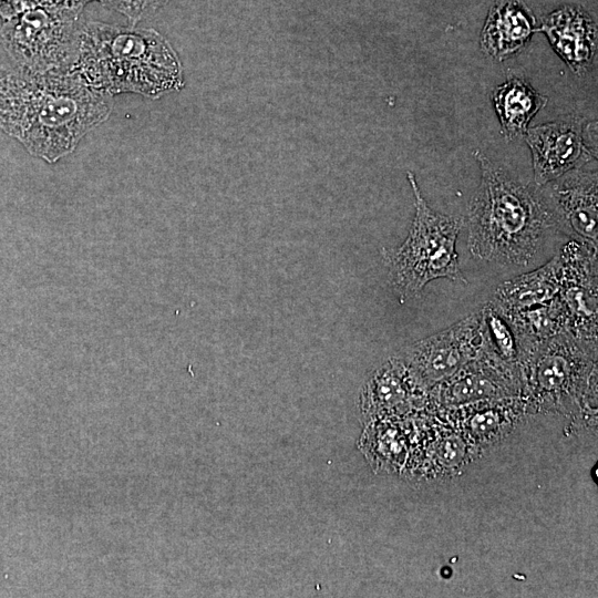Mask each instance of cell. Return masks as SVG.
<instances>
[{"label":"cell","instance_id":"cell-10","mask_svg":"<svg viewBox=\"0 0 598 598\" xmlns=\"http://www.w3.org/2000/svg\"><path fill=\"white\" fill-rule=\"evenodd\" d=\"M577 75L587 73L597 55V23L582 8L563 6L544 17L538 29Z\"/></svg>","mask_w":598,"mask_h":598},{"label":"cell","instance_id":"cell-3","mask_svg":"<svg viewBox=\"0 0 598 598\" xmlns=\"http://www.w3.org/2000/svg\"><path fill=\"white\" fill-rule=\"evenodd\" d=\"M72 70L111 96L135 93L156 100L184 86L181 60L166 38L134 25L81 22Z\"/></svg>","mask_w":598,"mask_h":598},{"label":"cell","instance_id":"cell-16","mask_svg":"<svg viewBox=\"0 0 598 598\" xmlns=\"http://www.w3.org/2000/svg\"><path fill=\"white\" fill-rule=\"evenodd\" d=\"M472 427L480 433L489 432L498 423V415L493 411L476 414L471 421Z\"/></svg>","mask_w":598,"mask_h":598},{"label":"cell","instance_id":"cell-12","mask_svg":"<svg viewBox=\"0 0 598 598\" xmlns=\"http://www.w3.org/2000/svg\"><path fill=\"white\" fill-rule=\"evenodd\" d=\"M560 264L558 255L537 269L501 283L491 301L502 312H514L546 303L559 289Z\"/></svg>","mask_w":598,"mask_h":598},{"label":"cell","instance_id":"cell-6","mask_svg":"<svg viewBox=\"0 0 598 598\" xmlns=\"http://www.w3.org/2000/svg\"><path fill=\"white\" fill-rule=\"evenodd\" d=\"M594 132L596 123L576 114L528 128L524 137L532 153L535 185L540 187L596 159Z\"/></svg>","mask_w":598,"mask_h":598},{"label":"cell","instance_id":"cell-9","mask_svg":"<svg viewBox=\"0 0 598 598\" xmlns=\"http://www.w3.org/2000/svg\"><path fill=\"white\" fill-rule=\"evenodd\" d=\"M539 188L555 217L558 230L574 240L598 248L597 169L582 166Z\"/></svg>","mask_w":598,"mask_h":598},{"label":"cell","instance_id":"cell-1","mask_svg":"<svg viewBox=\"0 0 598 598\" xmlns=\"http://www.w3.org/2000/svg\"><path fill=\"white\" fill-rule=\"evenodd\" d=\"M109 94L75 71L0 66V128L35 157L55 163L112 113Z\"/></svg>","mask_w":598,"mask_h":598},{"label":"cell","instance_id":"cell-15","mask_svg":"<svg viewBox=\"0 0 598 598\" xmlns=\"http://www.w3.org/2000/svg\"><path fill=\"white\" fill-rule=\"evenodd\" d=\"M104 7L124 16L132 25L152 16L169 0H96Z\"/></svg>","mask_w":598,"mask_h":598},{"label":"cell","instance_id":"cell-17","mask_svg":"<svg viewBox=\"0 0 598 598\" xmlns=\"http://www.w3.org/2000/svg\"><path fill=\"white\" fill-rule=\"evenodd\" d=\"M461 446L460 443L455 440L446 441L441 450L442 458L445 462H455L461 456Z\"/></svg>","mask_w":598,"mask_h":598},{"label":"cell","instance_id":"cell-2","mask_svg":"<svg viewBox=\"0 0 598 598\" xmlns=\"http://www.w3.org/2000/svg\"><path fill=\"white\" fill-rule=\"evenodd\" d=\"M474 156L481 183L468 208V250L481 260L527 266L546 236L558 229L548 203L535 184L524 183L478 150Z\"/></svg>","mask_w":598,"mask_h":598},{"label":"cell","instance_id":"cell-13","mask_svg":"<svg viewBox=\"0 0 598 598\" xmlns=\"http://www.w3.org/2000/svg\"><path fill=\"white\" fill-rule=\"evenodd\" d=\"M492 101L503 135L517 140L526 135L529 123L545 107L548 97L526 80L512 76L494 89Z\"/></svg>","mask_w":598,"mask_h":598},{"label":"cell","instance_id":"cell-18","mask_svg":"<svg viewBox=\"0 0 598 598\" xmlns=\"http://www.w3.org/2000/svg\"><path fill=\"white\" fill-rule=\"evenodd\" d=\"M91 1H96V0H53V2L60 8L68 10L80 17L85 6Z\"/></svg>","mask_w":598,"mask_h":598},{"label":"cell","instance_id":"cell-8","mask_svg":"<svg viewBox=\"0 0 598 598\" xmlns=\"http://www.w3.org/2000/svg\"><path fill=\"white\" fill-rule=\"evenodd\" d=\"M597 249L573 239L557 254V297L567 315V332L590 344H597Z\"/></svg>","mask_w":598,"mask_h":598},{"label":"cell","instance_id":"cell-5","mask_svg":"<svg viewBox=\"0 0 598 598\" xmlns=\"http://www.w3.org/2000/svg\"><path fill=\"white\" fill-rule=\"evenodd\" d=\"M80 25V16L49 1L2 21L0 42L18 66L68 71L76 60Z\"/></svg>","mask_w":598,"mask_h":598},{"label":"cell","instance_id":"cell-4","mask_svg":"<svg viewBox=\"0 0 598 598\" xmlns=\"http://www.w3.org/2000/svg\"><path fill=\"white\" fill-rule=\"evenodd\" d=\"M408 179L414 196L415 215L404 243L398 249L383 254L393 287L401 300H408L421 296L434 279L467 285L456 252L464 218L433 210L412 172H408Z\"/></svg>","mask_w":598,"mask_h":598},{"label":"cell","instance_id":"cell-19","mask_svg":"<svg viewBox=\"0 0 598 598\" xmlns=\"http://www.w3.org/2000/svg\"><path fill=\"white\" fill-rule=\"evenodd\" d=\"M13 0H0V9L9 6Z\"/></svg>","mask_w":598,"mask_h":598},{"label":"cell","instance_id":"cell-7","mask_svg":"<svg viewBox=\"0 0 598 598\" xmlns=\"http://www.w3.org/2000/svg\"><path fill=\"white\" fill-rule=\"evenodd\" d=\"M481 346V319L477 311L414 342L404 352L403 362L422 388L432 386L446 381L474 360Z\"/></svg>","mask_w":598,"mask_h":598},{"label":"cell","instance_id":"cell-11","mask_svg":"<svg viewBox=\"0 0 598 598\" xmlns=\"http://www.w3.org/2000/svg\"><path fill=\"white\" fill-rule=\"evenodd\" d=\"M536 18L523 0H492L480 45L496 61L520 52L536 31Z\"/></svg>","mask_w":598,"mask_h":598},{"label":"cell","instance_id":"cell-14","mask_svg":"<svg viewBox=\"0 0 598 598\" xmlns=\"http://www.w3.org/2000/svg\"><path fill=\"white\" fill-rule=\"evenodd\" d=\"M414 384L419 383L403 361H390L367 382L362 403L374 412L403 410L411 400V386Z\"/></svg>","mask_w":598,"mask_h":598}]
</instances>
